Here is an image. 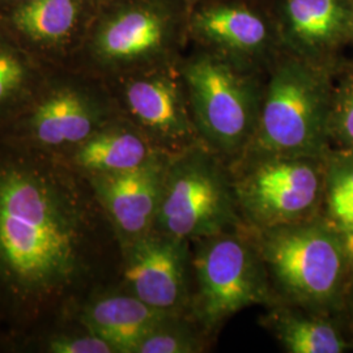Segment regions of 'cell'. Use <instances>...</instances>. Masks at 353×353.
Listing matches in <instances>:
<instances>
[{"instance_id":"cell-15","label":"cell","mask_w":353,"mask_h":353,"mask_svg":"<svg viewBox=\"0 0 353 353\" xmlns=\"http://www.w3.org/2000/svg\"><path fill=\"white\" fill-rule=\"evenodd\" d=\"M165 154L121 114L71 151L59 154L87 176L121 173Z\"/></svg>"},{"instance_id":"cell-13","label":"cell","mask_w":353,"mask_h":353,"mask_svg":"<svg viewBox=\"0 0 353 353\" xmlns=\"http://www.w3.org/2000/svg\"><path fill=\"white\" fill-rule=\"evenodd\" d=\"M169 159L160 154L132 170L88 176L121 248L153 229Z\"/></svg>"},{"instance_id":"cell-24","label":"cell","mask_w":353,"mask_h":353,"mask_svg":"<svg viewBox=\"0 0 353 353\" xmlns=\"http://www.w3.org/2000/svg\"><path fill=\"white\" fill-rule=\"evenodd\" d=\"M344 306H347L348 310H350V316H351V321H352L353 325V271L351 281H350V285H348V290H347V294H345Z\"/></svg>"},{"instance_id":"cell-10","label":"cell","mask_w":353,"mask_h":353,"mask_svg":"<svg viewBox=\"0 0 353 353\" xmlns=\"http://www.w3.org/2000/svg\"><path fill=\"white\" fill-rule=\"evenodd\" d=\"M103 80L119 114L159 151L174 156L202 144L181 68L170 61Z\"/></svg>"},{"instance_id":"cell-19","label":"cell","mask_w":353,"mask_h":353,"mask_svg":"<svg viewBox=\"0 0 353 353\" xmlns=\"http://www.w3.org/2000/svg\"><path fill=\"white\" fill-rule=\"evenodd\" d=\"M326 316L281 307L270 316V327L290 353H343L350 344Z\"/></svg>"},{"instance_id":"cell-26","label":"cell","mask_w":353,"mask_h":353,"mask_svg":"<svg viewBox=\"0 0 353 353\" xmlns=\"http://www.w3.org/2000/svg\"><path fill=\"white\" fill-rule=\"evenodd\" d=\"M33 0H0V4H16V3H26Z\"/></svg>"},{"instance_id":"cell-28","label":"cell","mask_w":353,"mask_h":353,"mask_svg":"<svg viewBox=\"0 0 353 353\" xmlns=\"http://www.w3.org/2000/svg\"><path fill=\"white\" fill-rule=\"evenodd\" d=\"M352 6H353V0H352Z\"/></svg>"},{"instance_id":"cell-12","label":"cell","mask_w":353,"mask_h":353,"mask_svg":"<svg viewBox=\"0 0 353 353\" xmlns=\"http://www.w3.org/2000/svg\"><path fill=\"white\" fill-rule=\"evenodd\" d=\"M93 0L0 4V29L50 65H71L96 11Z\"/></svg>"},{"instance_id":"cell-3","label":"cell","mask_w":353,"mask_h":353,"mask_svg":"<svg viewBox=\"0 0 353 353\" xmlns=\"http://www.w3.org/2000/svg\"><path fill=\"white\" fill-rule=\"evenodd\" d=\"M332 87L303 59H288L272 72L261 100L258 125L240 159L262 156L326 157L331 150Z\"/></svg>"},{"instance_id":"cell-7","label":"cell","mask_w":353,"mask_h":353,"mask_svg":"<svg viewBox=\"0 0 353 353\" xmlns=\"http://www.w3.org/2000/svg\"><path fill=\"white\" fill-rule=\"evenodd\" d=\"M240 233L239 229L195 241L188 316L207 335L241 310L272 300V285L258 248Z\"/></svg>"},{"instance_id":"cell-1","label":"cell","mask_w":353,"mask_h":353,"mask_svg":"<svg viewBox=\"0 0 353 353\" xmlns=\"http://www.w3.org/2000/svg\"><path fill=\"white\" fill-rule=\"evenodd\" d=\"M108 237L88 176L57 153L0 139V326L10 335L68 323L105 290Z\"/></svg>"},{"instance_id":"cell-8","label":"cell","mask_w":353,"mask_h":353,"mask_svg":"<svg viewBox=\"0 0 353 353\" xmlns=\"http://www.w3.org/2000/svg\"><path fill=\"white\" fill-rule=\"evenodd\" d=\"M326 157L240 159L232 173L241 217L254 230L290 225L319 214Z\"/></svg>"},{"instance_id":"cell-6","label":"cell","mask_w":353,"mask_h":353,"mask_svg":"<svg viewBox=\"0 0 353 353\" xmlns=\"http://www.w3.org/2000/svg\"><path fill=\"white\" fill-rule=\"evenodd\" d=\"M241 223L232 170L220 156L203 144L170 156L152 230L192 243Z\"/></svg>"},{"instance_id":"cell-17","label":"cell","mask_w":353,"mask_h":353,"mask_svg":"<svg viewBox=\"0 0 353 353\" xmlns=\"http://www.w3.org/2000/svg\"><path fill=\"white\" fill-rule=\"evenodd\" d=\"M52 67L0 29V130L32 101Z\"/></svg>"},{"instance_id":"cell-20","label":"cell","mask_w":353,"mask_h":353,"mask_svg":"<svg viewBox=\"0 0 353 353\" xmlns=\"http://www.w3.org/2000/svg\"><path fill=\"white\" fill-rule=\"evenodd\" d=\"M322 217L343 234L353 232V148L326 154Z\"/></svg>"},{"instance_id":"cell-5","label":"cell","mask_w":353,"mask_h":353,"mask_svg":"<svg viewBox=\"0 0 353 353\" xmlns=\"http://www.w3.org/2000/svg\"><path fill=\"white\" fill-rule=\"evenodd\" d=\"M178 17L166 0L97 4L71 67L109 79L170 61Z\"/></svg>"},{"instance_id":"cell-21","label":"cell","mask_w":353,"mask_h":353,"mask_svg":"<svg viewBox=\"0 0 353 353\" xmlns=\"http://www.w3.org/2000/svg\"><path fill=\"white\" fill-rule=\"evenodd\" d=\"M205 335L188 314H178L154 328L141 341L135 353L202 352Z\"/></svg>"},{"instance_id":"cell-27","label":"cell","mask_w":353,"mask_h":353,"mask_svg":"<svg viewBox=\"0 0 353 353\" xmlns=\"http://www.w3.org/2000/svg\"><path fill=\"white\" fill-rule=\"evenodd\" d=\"M93 1H94V3H97V4H99V3H101V1H103V0H93Z\"/></svg>"},{"instance_id":"cell-25","label":"cell","mask_w":353,"mask_h":353,"mask_svg":"<svg viewBox=\"0 0 353 353\" xmlns=\"http://www.w3.org/2000/svg\"><path fill=\"white\" fill-rule=\"evenodd\" d=\"M344 242H345V249L348 252V256H350L353 265V233L344 234Z\"/></svg>"},{"instance_id":"cell-22","label":"cell","mask_w":353,"mask_h":353,"mask_svg":"<svg viewBox=\"0 0 353 353\" xmlns=\"http://www.w3.org/2000/svg\"><path fill=\"white\" fill-rule=\"evenodd\" d=\"M70 327V322L48 328L39 335L38 351L48 353H117L113 347L99 335L90 332L79 323Z\"/></svg>"},{"instance_id":"cell-2","label":"cell","mask_w":353,"mask_h":353,"mask_svg":"<svg viewBox=\"0 0 353 353\" xmlns=\"http://www.w3.org/2000/svg\"><path fill=\"white\" fill-rule=\"evenodd\" d=\"M255 232L271 285L290 303L321 316L344 306L352 262L344 234L322 214Z\"/></svg>"},{"instance_id":"cell-14","label":"cell","mask_w":353,"mask_h":353,"mask_svg":"<svg viewBox=\"0 0 353 353\" xmlns=\"http://www.w3.org/2000/svg\"><path fill=\"white\" fill-rule=\"evenodd\" d=\"M176 313L159 310L130 292L101 290L81 303L71 322L108 341L117 353H135L141 341Z\"/></svg>"},{"instance_id":"cell-18","label":"cell","mask_w":353,"mask_h":353,"mask_svg":"<svg viewBox=\"0 0 353 353\" xmlns=\"http://www.w3.org/2000/svg\"><path fill=\"white\" fill-rule=\"evenodd\" d=\"M192 26L210 43L241 55L262 50L268 39L265 20L250 8L237 4L204 8L194 17Z\"/></svg>"},{"instance_id":"cell-16","label":"cell","mask_w":353,"mask_h":353,"mask_svg":"<svg viewBox=\"0 0 353 353\" xmlns=\"http://www.w3.org/2000/svg\"><path fill=\"white\" fill-rule=\"evenodd\" d=\"M283 21L297 50L322 55L353 36L352 0H287Z\"/></svg>"},{"instance_id":"cell-4","label":"cell","mask_w":353,"mask_h":353,"mask_svg":"<svg viewBox=\"0 0 353 353\" xmlns=\"http://www.w3.org/2000/svg\"><path fill=\"white\" fill-rule=\"evenodd\" d=\"M119 115L100 76L54 65L24 110L0 130V139L64 154Z\"/></svg>"},{"instance_id":"cell-11","label":"cell","mask_w":353,"mask_h":353,"mask_svg":"<svg viewBox=\"0 0 353 353\" xmlns=\"http://www.w3.org/2000/svg\"><path fill=\"white\" fill-rule=\"evenodd\" d=\"M190 241L151 230L121 248L122 288L152 307L189 313Z\"/></svg>"},{"instance_id":"cell-23","label":"cell","mask_w":353,"mask_h":353,"mask_svg":"<svg viewBox=\"0 0 353 353\" xmlns=\"http://www.w3.org/2000/svg\"><path fill=\"white\" fill-rule=\"evenodd\" d=\"M330 135L339 147L353 148V74L345 76L336 88L332 87Z\"/></svg>"},{"instance_id":"cell-9","label":"cell","mask_w":353,"mask_h":353,"mask_svg":"<svg viewBox=\"0 0 353 353\" xmlns=\"http://www.w3.org/2000/svg\"><path fill=\"white\" fill-rule=\"evenodd\" d=\"M190 108L203 145L221 159H239L250 145L261 100L232 64L210 54L181 67Z\"/></svg>"}]
</instances>
